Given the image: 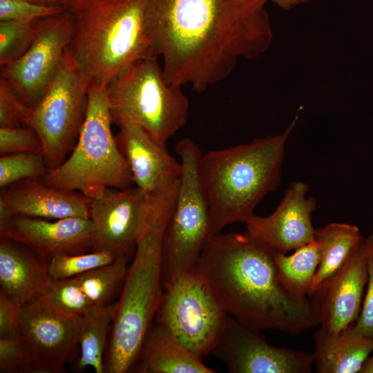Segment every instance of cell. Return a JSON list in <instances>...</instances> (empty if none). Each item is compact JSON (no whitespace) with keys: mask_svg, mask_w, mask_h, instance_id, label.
Here are the masks:
<instances>
[{"mask_svg":"<svg viewBox=\"0 0 373 373\" xmlns=\"http://www.w3.org/2000/svg\"><path fill=\"white\" fill-rule=\"evenodd\" d=\"M270 0H148L155 50L168 82L196 93L225 79L240 59L270 47Z\"/></svg>","mask_w":373,"mask_h":373,"instance_id":"obj_1","label":"cell"},{"mask_svg":"<svg viewBox=\"0 0 373 373\" xmlns=\"http://www.w3.org/2000/svg\"><path fill=\"white\" fill-rule=\"evenodd\" d=\"M274 256L245 232H220L193 268L226 313L252 329L297 335L319 326L312 300L294 298L278 282Z\"/></svg>","mask_w":373,"mask_h":373,"instance_id":"obj_2","label":"cell"},{"mask_svg":"<svg viewBox=\"0 0 373 373\" xmlns=\"http://www.w3.org/2000/svg\"><path fill=\"white\" fill-rule=\"evenodd\" d=\"M297 120L282 133L202 154L199 176L209 209V238L229 224L245 223L277 189L287 142Z\"/></svg>","mask_w":373,"mask_h":373,"instance_id":"obj_3","label":"cell"},{"mask_svg":"<svg viewBox=\"0 0 373 373\" xmlns=\"http://www.w3.org/2000/svg\"><path fill=\"white\" fill-rule=\"evenodd\" d=\"M64 8L75 20L70 48L90 84L106 87L136 61L158 58L148 0H69Z\"/></svg>","mask_w":373,"mask_h":373,"instance_id":"obj_4","label":"cell"},{"mask_svg":"<svg viewBox=\"0 0 373 373\" xmlns=\"http://www.w3.org/2000/svg\"><path fill=\"white\" fill-rule=\"evenodd\" d=\"M173 211L164 207L142 224L117 301L105 352V372L126 373L136 364L162 294V242Z\"/></svg>","mask_w":373,"mask_h":373,"instance_id":"obj_5","label":"cell"},{"mask_svg":"<svg viewBox=\"0 0 373 373\" xmlns=\"http://www.w3.org/2000/svg\"><path fill=\"white\" fill-rule=\"evenodd\" d=\"M88 97L86 117L70 155L41 178L48 186L93 200L108 188H126L134 181L112 133L106 87L90 84Z\"/></svg>","mask_w":373,"mask_h":373,"instance_id":"obj_6","label":"cell"},{"mask_svg":"<svg viewBox=\"0 0 373 373\" xmlns=\"http://www.w3.org/2000/svg\"><path fill=\"white\" fill-rule=\"evenodd\" d=\"M106 88L113 124H135L162 146L187 122L188 98L167 81L157 57L136 61Z\"/></svg>","mask_w":373,"mask_h":373,"instance_id":"obj_7","label":"cell"},{"mask_svg":"<svg viewBox=\"0 0 373 373\" xmlns=\"http://www.w3.org/2000/svg\"><path fill=\"white\" fill-rule=\"evenodd\" d=\"M175 151L182 173L174 208L162 242V287L192 269L209 238V209L199 176L202 154L191 138L178 141Z\"/></svg>","mask_w":373,"mask_h":373,"instance_id":"obj_8","label":"cell"},{"mask_svg":"<svg viewBox=\"0 0 373 373\" xmlns=\"http://www.w3.org/2000/svg\"><path fill=\"white\" fill-rule=\"evenodd\" d=\"M90 84L69 47L56 76L30 107L26 125L41 140L48 170L62 164L76 144L87 112Z\"/></svg>","mask_w":373,"mask_h":373,"instance_id":"obj_9","label":"cell"},{"mask_svg":"<svg viewBox=\"0 0 373 373\" xmlns=\"http://www.w3.org/2000/svg\"><path fill=\"white\" fill-rule=\"evenodd\" d=\"M227 315L193 268L163 286L154 321L166 326L186 350L202 359L213 352Z\"/></svg>","mask_w":373,"mask_h":373,"instance_id":"obj_10","label":"cell"},{"mask_svg":"<svg viewBox=\"0 0 373 373\" xmlns=\"http://www.w3.org/2000/svg\"><path fill=\"white\" fill-rule=\"evenodd\" d=\"M74 31V17L65 9L41 19L30 48L16 61L0 67V78L28 107L35 104L56 76Z\"/></svg>","mask_w":373,"mask_h":373,"instance_id":"obj_11","label":"cell"},{"mask_svg":"<svg viewBox=\"0 0 373 373\" xmlns=\"http://www.w3.org/2000/svg\"><path fill=\"white\" fill-rule=\"evenodd\" d=\"M82 316L66 313L45 294L22 306L21 336L33 352L37 373H62L79 346Z\"/></svg>","mask_w":373,"mask_h":373,"instance_id":"obj_12","label":"cell"},{"mask_svg":"<svg viewBox=\"0 0 373 373\" xmlns=\"http://www.w3.org/2000/svg\"><path fill=\"white\" fill-rule=\"evenodd\" d=\"M233 373H309L312 354L269 344L229 315L213 351Z\"/></svg>","mask_w":373,"mask_h":373,"instance_id":"obj_13","label":"cell"},{"mask_svg":"<svg viewBox=\"0 0 373 373\" xmlns=\"http://www.w3.org/2000/svg\"><path fill=\"white\" fill-rule=\"evenodd\" d=\"M309 185L295 181L285 190L274 211L267 216H252L245 232L269 249L280 253L295 250L314 238L312 214L316 202L307 196Z\"/></svg>","mask_w":373,"mask_h":373,"instance_id":"obj_14","label":"cell"},{"mask_svg":"<svg viewBox=\"0 0 373 373\" xmlns=\"http://www.w3.org/2000/svg\"><path fill=\"white\" fill-rule=\"evenodd\" d=\"M143 195L135 186L108 188L93 199L90 218L95 229L91 251H107L117 256L135 252L144 214Z\"/></svg>","mask_w":373,"mask_h":373,"instance_id":"obj_15","label":"cell"},{"mask_svg":"<svg viewBox=\"0 0 373 373\" xmlns=\"http://www.w3.org/2000/svg\"><path fill=\"white\" fill-rule=\"evenodd\" d=\"M0 238L25 246L49 262L57 256L91 251L95 229L90 218L47 220L15 216Z\"/></svg>","mask_w":373,"mask_h":373,"instance_id":"obj_16","label":"cell"},{"mask_svg":"<svg viewBox=\"0 0 373 373\" xmlns=\"http://www.w3.org/2000/svg\"><path fill=\"white\" fill-rule=\"evenodd\" d=\"M115 139L144 202H153L177 185L182 165L143 129L133 124L119 127Z\"/></svg>","mask_w":373,"mask_h":373,"instance_id":"obj_17","label":"cell"},{"mask_svg":"<svg viewBox=\"0 0 373 373\" xmlns=\"http://www.w3.org/2000/svg\"><path fill=\"white\" fill-rule=\"evenodd\" d=\"M367 280L363 241L346 263L311 296L319 326L338 333L352 325L361 312Z\"/></svg>","mask_w":373,"mask_h":373,"instance_id":"obj_18","label":"cell"},{"mask_svg":"<svg viewBox=\"0 0 373 373\" xmlns=\"http://www.w3.org/2000/svg\"><path fill=\"white\" fill-rule=\"evenodd\" d=\"M0 202L13 217L47 220L90 218L92 204L82 193L52 187L41 178L24 180L3 189Z\"/></svg>","mask_w":373,"mask_h":373,"instance_id":"obj_19","label":"cell"},{"mask_svg":"<svg viewBox=\"0 0 373 373\" xmlns=\"http://www.w3.org/2000/svg\"><path fill=\"white\" fill-rule=\"evenodd\" d=\"M51 280L48 262L25 246L0 240V292L22 307L45 294Z\"/></svg>","mask_w":373,"mask_h":373,"instance_id":"obj_20","label":"cell"},{"mask_svg":"<svg viewBox=\"0 0 373 373\" xmlns=\"http://www.w3.org/2000/svg\"><path fill=\"white\" fill-rule=\"evenodd\" d=\"M314 367L318 373H356L373 353V338L353 324L338 333L320 327L314 334Z\"/></svg>","mask_w":373,"mask_h":373,"instance_id":"obj_21","label":"cell"},{"mask_svg":"<svg viewBox=\"0 0 373 373\" xmlns=\"http://www.w3.org/2000/svg\"><path fill=\"white\" fill-rule=\"evenodd\" d=\"M140 373H213L202 359L186 350L166 326L152 323L136 363Z\"/></svg>","mask_w":373,"mask_h":373,"instance_id":"obj_22","label":"cell"},{"mask_svg":"<svg viewBox=\"0 0 373 373\" xmlns=\"http://www.w3.org/2000/svg\"><path fill=\"white\" fill-rule=\"evenodd\" d=\"M321 245V260L309 296L339 270L360 247L365 238L359 228L344 222H332L315 229Z\"/></svg>","mask_w":373,"mask_h":373,"instance_id":"obj_23","label":"cell"},{"mask_svg":"<svg viewBox=\"0 0 373 373\" xmlns=\"http://www.w3.org/2000/svg\"><path fill=\"white\" fill-rule=\"evenodd\" d=\"M276 276L294 298L307 299L321 260V245L314 238L291 255L274 251Z\"/></svg>","mask_w":373,"mask_h":373,"instance_id":"obj_24","label":"cell"},{"mask_svg":"<svg viewBox=\"0 0 373 373\" xmlns=\"http://www.w3.org/2000/svg\"><path fill=\"white\" fill-rule=\"evenodd\" d=\"M117 301L94 306L82 316L79 335V370L92 367L96 373H104V352L108 333L111 329Z\"/></svg>","mask_w":373,"mask_h":373,"instance_id":"obj_25","label":"cell"},{"mask_svg":"<svg viewBox=\"0 0 373 373\" xmlns=\"http://www.w3.org/2000/svg\"><path fill=\"white\" fill-rule=\"evenodd\" d=\"M129 257L119 256L109 264L75 277L94 306L115 301V298L121 293L127 275Z\"/></svg>","mask_w":373,"mask_h":373,"instance_id":"obj_26","label":"cell"},{"mask_svg":"<svg viewBox=\"0 0 373 373\" xmlns=\"http://www.w3.org/2000/svg\"><path fill=\"white\" fill-rule=\"evenodd\" d=\"M40 21H0V67L16 61L30 48Z\"/></svg>","mask_w":373,"mask_h":373,"instance_id":"obj_27","label":"cell"},{"mask_svg":"<svg viewBox=\"0 0 373 373\" xmlns=\"http://www.w3.org/2000/svg\"><path fill=\"white\" fill-rule=\"evenodd\" d=\"M47 171L41 153L26 152L1 155L0 187L4 189L24 180L41 178Z\"/></svg>","mask_w":373,"mask_h":373,"instance_id":"obj_28","label":"cell"},{"mask_svg":"<svg viewBox=\"0 0 373 373\" xmlns=\"http://www.w3.org/2000/svg\"><path fill=\"white\" fill-rule=\"evenodd\" d=\"M118 256L107 251H95L73 255H59L48 262L52 279L74 278L101 266L109 264Z\"/></svg>","mask_w":373,"mask_h":373,"instance_id":"obj_29","label":"cell"},{"mask_svg":"<svg viewBox=\"0 0 373 373\" xmlns=\"http://www.w3.org/2000/svg\"><path fill=\"white\" fill-rule=\"evenodd\" d=\"M45 294L56 307L68 314L84 316L94 307L75 277L51 278Z\"/></svg>","mask_w":373,"mask_h":373,"instance_id":"obj_30","label":"cell"},{"mask_svg":"<svg viewBox=\"0 0 373 373\" xmlns=\"http://www.w3.org/2000/svg\"><path fill=\"white\" fill-rule=\"evenodd\" d=\"M1 373H37L36 359L22 336L0 338Z\"/></svg>","mask_w":373,"mask_h":373,"instance_id":"obj_31","label":"cell"},{"mask_svg":"<svg viewBox=\"0 0 373 373\" xmlns=\"http://www.w3.org/2000/svg\"><path fill=\"white\" fill-rule=\"evenodd\" d=\"M64 10L60 6L40 5L27 0H0V21L32 22Z\"/></svg>","mask_w":373,"mask_h":373,"instance_id":"obj_32","label":"cell"},{"mask_svg":"<svg viewBox=\"0 0 373 373\" xmlns=\"http://www.w3.org/2000/svg\"><path fill=\"white\" fill-rule=\"evenodd\" d=\"M26 152H41V140L32 127H0L1 155Z\"/></svg>","mask_w":373,"mask_h":373,"instance_id":"obj_33","label":"cell"},{"mask_svg":"<svg viewBox=\"0 0 373 373\" xmlns=\"http://www.w3.org/2000/svg\"><path fill=\"white\" fill-rule=\"evenodd\" d=\"M30 110L11 86L0 78V127L26 125Z\"/></svg>","mask_w":373,"mask_h":373,"instance_id":"obj_34","label":"cell"},{"mask_svg":"<svg viewBox=\"0 0 373 373\" xmlns=\"http://www.w3.org/2000/svg\"><path fill=\"white\" fill-rule=\"evenodd\" d=\"M364 251L367 280L361 312L353 326L358 332L373 338V233L365 238Z\"/></svg>","mask_w":373,"mask_h":373,"instance_id":"obj_35","label":"cell"},{"mask_svg":"<svg viewBox=\"0 0 373 373\" xmlns=\"http://www.w3.org/2000/svg\"><path fill=\"white\" fill-rule=\"evenodd\" d=\"M21 306L0 292V338L21 336Z\"/></svg>","mask_w":373,"mask_h":373,"instance_id":"obj_36","label":"cell"},{"mask_svg":"<svg viewBox=\"0 0 373 373\" xmlns=\"http://www.w3.org/2000/svg\"><path fill=\"white\" fill-rule=\"evenodd\" d=\"M312 0H270L280 8L289 10L294 7L311 1Z\"/></svg>","mask_w":373,"mask_h":373,"instance_id":"obj_37","label":"cell"},{"mask_svg":"<svg viewBox=\"0 0 373 373\" xmlns=\"http://www.w3.org/2000/svg\"><path fill=\"white\" fill-rule=\"evenodd\" d=\"M27 1L35 3L40 4V5L50 6H60V7L64 8V6L69 0H27Z\"/></svg>","mask_w":373,"mask_h":373,"instance_id":"obj_38","label":"cell"},{"mask_svg":"<svg viewBox=\"0 0 373 373\" xmlns=\"http://www.w3.org/2000/svg\"><path fill=\"white\" fill-rule=\"evenodd\" d=\"M360 373H373V354L367 359Z\"/></svg>","mask_w":373,"mask_h":373,"instance_id":"obj_39","label":"cell"}]
</instances>
